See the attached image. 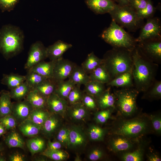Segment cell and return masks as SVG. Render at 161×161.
<instances>
[{
    "instance_id": "obj_19",
    "label": "cell",
    "mask_w": 161,
    "mask_h": 161,
    "mask_svg": "<svg viewBox=\"0 0 161 161\" xmlns=\"http://www.w3.org/2000/svg\"><path fill=\"white\" fill-rule=\"evenodd\" d=\"M60 125V120L57 114L51 113L42 126L41 129L45 136L50 137L54 134Z\"/></svg>"
},
{
    "instance_id": "obj_46",
    "label": "cell",
    "mask_w": 161,
    "mask_h": 161,
    "mask_svg": "<svg viewBox=\"0 0 161 161\" xmlns=\"http://www.w3.org/2000/svg\"><path fill=\"white\" fill-rule=\"evenodd\" d=\"M81 102L88 110H95L98 108L96 98L85 92Z\"/></svg>"
},
{
    "instance_id": "obj_9",
    "label": "cell",
    "mask_w": 161,
    "mask_h": 161,
    "mask_svg": "<svg viewBox=\"0 0 161 161\" xmlns=\"http://www.w3.org/2000/svg\"><path fill=\"white\" fill-rule=\"evenodd\" d=\"M139 37L135 41L138 43L144 41L161 38L160 21L157 17L147 19L146 24L142 27Z\"/></svg>"
},
{
    "instance_id": "obj_43",
    "label": "cell",
    "mask_w": 161,
    "mask_h": 161,
    "mask_svg": "<svg viewBox=\"0 0 161 161\" xmlns=\"http://www.w3.org/2000/svg\"><path fill=\"white\" fill-rule=\"evenodd\" d=\"M144 150L140 147L131 152L124 154L122 157V159L124 161H140L143 160Z\"/></svg>"
},
{
    "instance_id": "obj_15",
    "label": "cell",
    "mask_w": 161,
    "mask_h": 161,
    "mask_svg": "<svg viewBox=\"0 0 161 161\" xmlns=\"http://www.w3.org/2000/svg\"><path fill=\"white\" fill-rule=\"evenodd\" d=\"M72 47L71 44L59 40L46 48L47 58L56 61L62 58L64 53Z\"/></svg>"
},
{
    "instance_id": "obj_5",
    "label": "cell",
    "mask_w": 161,
    "mask_h": 161,
    "mask_svg": "<svg viewBox=\"0 0 161 161\" xmlns=\"http://www.w3.org/2000/svg\"><path fill=\"white\" fill-rule=\"evenodd\" d=\"M109 13L116 23L130 31H135L143 26V20L138 17L136 11L129 5L120 6L116 4Z\"/></svg>"
},
{
    "instance_id": "obj_47",
    "label": "cell",
    "mask_w": 161,
    "mask_h": 161,
    "mask_svg": "<svg viewBox=\"0 0 161 161\" xmlns=\"http://www.w3.org/2000/svg\"><path fill=\"white\" fill-rule=\"evenodd\" d=\"M0 123L7 130L15 128L17 125V122L14 117L10 114L0 118Z\"/></svg>"
},
{
    "instance_id": "obj_16",
    "label": "cell",
    "mask_w": 161,
    "mask_h": 161,
    "mask_svg": "<svg viewBox=\"0 0 161 161\" xmlns=\"http://www.w3.org/2000/svg\"><path fill=\"white\" fill-rule=\"evenodd\" d=\"M85 2L88 7L97 14L109 13L116 4L111 0H85Z\"/></svg>"
},
{
    "instance_id": "obj_11",
    "label": "cell",
    "mask_w": 161,
    "mask_h": 161,
    "mask_svg": "<svg viewBox=\"0 0 161 161\" xmlns=\"http://www.w3.org/2000/svg\"><path fill=\"white\" fill-rule=\"evenodd\" d=\"M76 64L63 58L55 61L52 78L56 82L65 80L68 78Z\"/></svg>"
},
{
    "instance_id": "obj_28",
    "label": "cell",
    "mask_w": 161,
    "mask_h": 161,
    "mask_svg": "<svg viewBox=\"0 0 161 161\" xmlns=\"http://www.w3.org/2000/svg\"><path fill=\"white\" fill-rule=\"evenodd\" d=\"M103 63V59L98 58L93 52H92L88 55L82 64L81 66L87 73L89 74Z\"/></svg>"
},
{
    "instance_id": "obj_60",
    "label": "cell",
    "mask_w": 161,
    "mask_h": 161,
    "mask_svg": "<svg viewBox=\"0 0 161 161\" xmlns=\"http://www.w3.org/2000/svg\"><path fill=\"white\" fill-rule=\"evenodd\" d=\"M111 0L113 1H114V2H115V1L116 2L117 0Z\"/></svg>"
},
{
    "instance_id": "obj_10",
    "label": "cell",
    "mask_w": 161,
    "mask_h": 161,
    "mask_svg": "<svg viewBox=\"0 0 161 161\" xmlns=\"http://www.w3.org/2000/svg\"><path fill=\"white\" fill-rule=\"evenodd\" d=\"M47 58L46 48L41 42L37 41L30 47L24 69L28 70Z\"/></svg>"
},
{
    "instance_id": "obj_14",
    "label": "cell",
    "mask_w": 161,
    "mask_h": 161,
    "mask_svg": "<svg viewBox=\"0 0 161 161\" xmlns=\"http://www.w3.org/2000/svg\"><path fill=\"white\" fill-rule=\"evenodd\" d=\"M34 108L25 99L23 101H18L13 103L12 115L20 123L28 119Z\"/></svg>"
},
{
    "instance_id": "obj_26",
    "label": "cell",
    "mask_w": 161,
    "mask_h": 161,
    "mask_svg": "<svg viewBox=\"0 0 161 161\" xmlns=\"http://www.w3.org/2000/svg\"><path fill=\"white\" fill-rule=\"evenodd\" d=\"M41 127L28 119L21 123L18 126L20 131L24 135L30 137L38 134L41 130Z\"/></svg>"
},
{
    "instance_id": "obj_7",
    "label": "cell",
    "mask_w": 161,
    "mask_h": 161,
    "mask_svg": "<svg viewBox=\"0 0 161 161\" xmlns=\"http://www.w3.org/2000/svg\"><path fill=\"white\" fill-rule=\"evenodd\" d=\"M148 120L143 117L123 120L114 126L113 133L129 138L136 137L148 131Z\"/></svg>"
},
{
    "instance_id": "obj_40",
    "label": "cell",
    "mask_w": 161,
    "mask_h": 161,
    "mask_svg": "<svg viewBox=\"0 0 161 161\" xmlns=\"http://www.w3.org/2000/svg\"><path fill=\"white\" fill-rule=\"evenodd\" d=\"M41 154L53 160L61 161L66 160L69 157V154L66 151L58 150L47 149L43 152Z\"/></svg>"
},
{
    "instance_id": "obj_44",
    "label": "cell",
    "mask_w": 161,
    "mask_h": 161,
    "mask_svg": "<svg viewBox=\"0 0 161 161\" xmlns=\"http://www.w3.org/2000/svg\"><path fill=\"white\" fill-rule=\"evenodd\" d=\"M56 139L66 148H69V129L65 127L61 129L58 132Z\"/></svg>"
},
{
    "instance_id": "obj_23",
    "label": "cell",
    "mask_w": 161,
    "mask_h": 161,
    "mask_svg": "<svg viewBox=\"0 0 161 161\" xmlns=\"http://www.w3.org/2000/svg\"><path fill=\"white\" fill-rule=\"evenodd\" d=\"M55 61H41L28 70L35 72L48 78H52Z\"/></svg>"
},
{
    "instance_id": "obj_57",
    "label": "cell",
    "mask_w": 161,
    "mask_h": 161,
    "mask_svg": "<svg viewBox=\"0 0 161 161\" xmlns=\"http://www.w3.org/2000/svg\"><path fill=\"white\" fill-rule=\"evenodd\" d=\"M6 160V157L3 155H0V161H5Z\"/></svg>"
},
{
    "instance_id": "obj_2",
    "label": "cell",
    "mask_w": 161,
    "mask_h": 161,
    "mask_svg": "<svg viewBox=\"0 0 161 161\" xmlns=\"http://www.w3.org/2000/svg\"><path fill=\"white\" fill-rule=\"evenodd\" d=\"M24 33L12 25H3L0 29V52L6 59L19 53L23 49Z\"/></svg>"
},
{
    "instance_id": "obj_50",
    "label": "cell",
    "mask_w": 161,
    "mask_h": 161,
    "mask_svg": "<svg viewBox=\"0 0 161 161\" xmlns=\"http://www.w3.org/2000/svg\"><path fill=\"white\" fill-rule=\"evenodd\" d=\"M150 120L153 129L156 132L160 134L161 132V118L160 115H151Z\"/></svg>"
},
{
    "instance_id": "obj_42",
    "label": "cell",
    "mask_w": 161,
    "mask_h": 161,
    "mask_svg": "<svg viewBox=\"0 0 161 161\" xmlns=\"http://www.w3.org/2000/svg\"><path fill=\"white\" fill-rule=\"evenodd\" d=\"M156 8L154 6L151 0H148L146 7L143 9L136 11L138 17L143 20L153 17L156 11Z\"/></svg>"
},
{
    "instance_id": "obj_33",
    "label": "cell",
    "mask_w": 161,
    "mask_h": 161,
    "mask_svg": "<svg viewBox=\"0 0 161 161\" xmlns=\"http://www.w3.org/2000/svg\"><path fill=\"white\" fill-rule=\"evenodd\" d=\"M57 82L52 78H48L33 89L37 90L43 96L47 97L54 92Z\"/></svg>"
},
{
    "instance_id": "obj_58",
    "label": "cell",
    "mask_w": 161,
    "mask_h": 161,
    "mask_svg": "<svg viewBox=\"0 0 161 161\" xmlns=\"http://www.w3.org/2000/svg\"><path fill=\"white\" fill-rule=\"evenodd\" d=\"M4 149L3 146L1 143H0V152L2 151Z\"/></svg>"
},
{
    "instance_id": "obj_12",
    "label": "cell",
    "mask_w": 161,
    "mask_h": 161,
    "mask_svg": "<svg viewBox=\"0 0 161 161\" xmlns=\"http://www.w3.org/2000/svg\"><path fill=\"white\" fill-rule=\"evenodd\" d=\"M67 101L53 93L47 98V109L51 113L63 115L67 112Z\"/></svg>"
},
{
    "instance_id": "obj_4",
    "label": "cell",
    "mask_w": 161,
    "mask_h": 161,
    "mask_svg": "<svg viewBox=\"0 0 161 161\" xmlns=\"http://www.w3.org/2000/svg\"><path fill=\"white\" fill-rule=\"evenodd\" d=\"M101 37L114 48L132 51L137 45L135 39L113 20L109 26L103 32Z\"/></svg>"
},
{
    "instance_id": "obj_29",
    "label": "cell",
    "mask_w": 161,
    "mask_h": 161,
    "mask_svg": "<svg viewBox=\"0 0 161 161\" xmlns=\"http://www.w3.org/2000/svg\"><path fill=\"white\" fill-rule=\"evenodd\" d=\"M75 85V84L69 79L57 82L54 93L61 98L66 100L69 94Z\"/></svg>"
},
{
    "instance_id": "obj_8",
    "label": "cell",
    "mask_w": 161,
    "mask_h": 161,
    "mask_svg": "<svg viewBox=\"0 0 161 161\" xmlns=\"http://www.w3.org/2000/svg\"><path fill=\"white\" fill-rule=\"evenodd\" d=\"M137 44L142 53L148 59L157 64L161 61V38L144 41Z\"/></svg>"
},
{
    "instance_id": "obj_39",
    "label": "cell",
    "mask_w": 161,
    "mask_h": 161,
    "mask_svg": "<svg viewBox=\"0 0 161 161\" xmlns=\"http://www.w3.org/2000/svg\"><path fill=\"white\" fill-rule=\"evenodd\" d=\"M106 132L105 129L98 126L92 125L88 129V136L92 141H100L103 139Z\"/></svg>"
},
{
    "instance_id": "obj_36",
    "label": "cell",
    "mask_w": 161,
    "mask_h": 161,
    "mask_svg": "<svg viewBox=\"0 0 161 161\" xmlns=\"http://www.w3.org/2000/svg\"><path fill=\"white\" fill-rule=\"evenodd\" d=\"M27 72L25 76V81L31 89L41 84L48 78L42 76L32 71L27 70Z\"/></svg>"
},
{
    "instance_id": "obj_56",
    "label": "cell",
    "mask_w": 161,
    "mask_h": 161,
    "mask_svg": "<svg viewBox=\"0 0 161 161\" xmlns=\"http://www.w3.org/2000/svg\"><path fill=\"white\" fill-rule=\"evenodd\" d=\"M7 130L4 126L0 123V137L5 133Z\"/></svg>"
},
{
    "instance_id": "obj_31",
    "label": "cell",
    "mask_w": 161,
    "mask_h": 161,
    "mask_svg": "<svg viewBox=\"0 0 161 161\" xmlns=\"http://www.w3.org/2000/svg\"><path fill=\"white\" fill-rule=\"evenodd\" d=\"M106 89L105 84L90 80L84 85V92L96 98L100 95Z\"/></svg>"
},
{
    "instance_id": "obj_49",
    "label": "cell",
    "mask_w": 161,
    "mask_h": 161,
    "mask_svg": "<svg viewBox=\"0 0 161 161\" xmlns=\"http://www.w3.org/2000/svg\"><path fill=\"white\" fill-rule=\"evenodd\" d=\"M104 155L103 151L100 148H95L92 149L88 155V159L95 161L101 159Z\"/></svg>"
},
{
    "instance_id": "obj_59",
    "label": "cell",
    "mask_w": 161,
    "mask_h": 161,
    "mask_svg": "<svg viewBox=\"0 0 161 161\" xmlns=\"http://www.w3.org/2000/svg\"><path fill=\"white\" fill-rule=\"evenodd\" d=\"M75 160L76 161H80V157H79L78 156L77 157H76Z\"/></svg>"
},
{
    "instance_id": "obj_41",
    "label": "cell",
    "mask_w": 161,
    "mask_h": 161,
    "mask_svg": "<svg viewBox=\"0 0 161 161\" xmlns=\"http://www.w3.org/2000/svg\"><path fill=\"white\" fill-rule=\"evenodd\" d=\"M80 87L75 85L69 94L66 100L70 105L81 102L84 92Z\"/></svg>"
},
{
    "instance_id": "obj_32",
    "label": "cell",
    "mask_w": 161,
    "mask_h": 161,
    "mask_svg": "<svg viewBox=\"0 0 161 161\" xmlns=\"http://www.w3.org/2000/svg\"><path fill=\"white\" fill-rule=\"evenodd\" d=\"M50 113L47 109H33L28 119L42 127Z\"/></svg>"
},
{
    "instance_id": "obj_20",
    "label": "cell",
    "mask_w": 161,
    "mask_h": 161,
    "mask_svg": "<svg viewBox=\"0 0 161 161\" xmlns=\"http://www.w3.org/2000/svg\"><path fill=\"white\" fill-rule=\"evenodd\" d=\"M47 98L41 94L37 90L32 89L30 90L25 99L34 109H47Z\"/></svg>"
},
{
    "instance_id": "obj_21",
    "label": "cell",
    "mask_w": 161,
    "mask_h": 161,
    "mask_svg": "<svg viewBox=\"0 0 161 161\" xmlns=\"http://www.w3.org/2000/svg\"><path fill=\"white\" fill-rule=\"evenodd\" d=\"M96 99L97 107L101 110L109 108L116 109L115 96L114 94L111 92L110 87L106 89Z\"/></svg>"
},
{
    "instance_id": "obj_27",
    "label": "cell",
    "mask_w": 161,
    "mask_h": 161,
    "mask_svg": "<svg viewBox=\"0 0 161 161\" xmlns=\"http://www.w3.org/2000/svg\"><path fill=\"white\" fill-rule=\"evenodd\" d=\"M89 76L91 80L107 84L111 80L110 75L103 64L96 68Z\"/></svg>"
},
{
    "instance_id": "obj_18",
    "label": "cell",
    "mask_w": 161,
    "mask_h": 161,
    "mask_svg": "<svg viewBox=\"0 0 161 161\" xmlns=\"http://www.w3.org/2000/svg\"><path fill=\"white\" fill-rule=\"evenodd\" d=\"M132 71L118 75L111 80L106 85L110 86L122 88L134 87Z\"/></svg>"
},
{
    "instance_id": "obj_6",
    "label": "cell",
    "mask_w": 161,
    "mask_h": 161,
    "mask_svg": "<svg viewBox=\"0 0 161 161\" xmlns=\"http://www.w3.org/2000/svg\"><path fill=\"white\" fill-rule=\"evenodd\" d=\"M139 92L134 87L122 88L115 91L114 94L116 109L123 116L133 115L137 110L136 100Z\"/></svg>"
},
{
    "instance_id": "obj_35",
    "label": "cell",
    "mask_w": 161,
    "mask_h": 161,
    "mask_svg": "<svg viewBox=\"0 0 161 161\" xmlns=\"http://www.w3.org/2000/svg\"><path fill=\"white\" fill-rule=\"evenodd\" d=\"M31 89L25 81L18 86L11 89L9 92L11 98L20 101L25 98Z\"/></svg>"
},
{
    "instance_id": "obj_45",
    "label": "cell",
    "mask_w": 161,
    "mask_h": 161,
    "mask_svg": "<svg viewBox=\"0 0 161 161\" xmlns=\"http://www.w3.org/2000/svg\"><path fill=\"white\" fill-rule=\"evenodd\" d=\"M114 109L113 108H109L97 112L95 114V120L98 123H105L110 118L111 114Z\"/></svg>"
},
{
    "instance_id": "obj_48",
    "label": "cell",
    "mask_w": 161,
    "mask_h": 161,
    "mask_svg": "<svg viewBox=\"0 0 161 161\" xmlns=\"http://www.w3.org/2000/svg\"><path fill=\"white\" fill-rule=\"evenodd\" d=\"M19 0H0V10L2 12L13 10Z\"/></svg>"
},
{
    "instance_id": "obj_13",
    "label": "cell",
    "mask_w": 161,
    "mask_h": 161,
    "mask_svg": "<svg viewBox=\"0 0 161 161\" xmlns=\"http://www.w3.org/2000/svg\"><path fill=\"white\" fill-rule=\"evenodd\" d=\"M69 129V148L79 149L83 148L86 143V135L80 126H72Z\"/></svg>"
},
{
    "instance_id": "obj_3",
    "label": "cell",
    "mask_w": 161,
    "mask_h": 161,
    "mask_svg": "<svg viewBox=\"0 0 161 161\" xmlns=\"http://www.w3.org/2000/svg\"><path fill=\"white\" fill-rule=\"evenodd\" d=\"M103 59V64L111 80L120 74L132 70V51L128 49L113 47L106 53Z\"/></svg>"
},
{
    "instance_id": "obj_53",
    "label": "cell",
    "mask_w": 161,
    "mask_h": 161,
    "mask_svg": "<svg viewBox=\"0 0 161 161\" xmlns=\"http://www.w3.org/2000/svg\"><path fill=\"white\" fill-rule=\"evenodd\" d=\"M62 145L58 141L53 142L49 141L47 148L51 150L60 149Z\"/></svg>"
},
{
    "instance_id": "obj_55",
    "label": "cell",
    "mask_w": 161,
    "mask_h": 161,
    "mask_svg": "<svg viewBox=\"0 0 161 161\" xmlns=\"http://www.w3.org/2000/svg\"><path fill=\"white\" fill-rule=\"evenodd\" d=\"M130 0H117L116 2L118 5L120 6L129 5Z\"/></svg>"
},
{
    "instance_id": "obj_24",
    "label": "cell",
    "mask_w": 161,
    "mask_h": 161,
    "mask_svg": "<svg viewBox=\"0 0 161 161\" xmlns=\"http://www.w3.org/2000/svg\"><path fill=\"white\" fill-rule=\"evenodd\" d=\"M11 98L9 92L2 90L0 92V118L12 114Z\"/></svg>"
},
{
    "instance_id": "obj_37",
    "label": "cell",
    "mask_w": 161,
    "mask_h": 161,
    "mask_svg": "<svg viewBox=\"0 0 161 161\" xmlns=\"http://www.w3.org/2000/svg\"><path fill=\"white\" fill-rule=\"evenodd\" d=\"M144 97L150 99H160L161 97V81L154 80L147 90L144 92Z\"/></svg>"
},
{
    "instance_id": "obj_38",
    "label": "cell",
    "mask_w": 161,
    "mask_h": 161,
    "mask_svg": "<svg viewBox=\"0 0 161 161\" xmlns=\"http://www.w3.org/2000/svg\"><path fill=\"white\" fill-rule=\"evenodd\" d=\"M27 145L32 154L33 155L44 149L45 142L42 138L36 137L28 140Z\"/></svg>"
},
{
    "instance_id": "obj_51",
    "label": "cell",
    "mask_w": 161,
    "mask_h": 161,
    "mask_svg": "<svg viewBox=\"0 0 161 161\" xmlns=\"http://www.w3.org/2000/svg\"><path fill=\"white\" fill-rule=\"evenodd\" d=\"M148 0H130L129 5L136 11L142 10L146 6Z\"/></svg>"
},
{
    "instance_id": "obj_22",
    "label": "cell",
    "mask_w": 161,
    "mask_h": 161,
    "mask_svg": "<svg viewBox=\"0 0 161 161\" xmlns=\"http://www.w3.org/2000/svg\"><path fill=\"white\" fill-rule=\"evenodd\" d=\"M76 85L80 86L90 80L89 76L81 66L76 64L68 77Z\"/></svg>"
},
{
    "instance_id": "obj_52",
    "label": "cell",
    "mask_w": 161,
    "mask_h": 161,
    "mask_svg": "<svg viewBox=\"0 0 161 161\" xmlns=\"http://www.w3.org/2000/svg\"><path fill=\"white\" fill-rule=\"evenodd\" d=\"M25 160V156L19 153H14L9 157V160L11 161H24Z\"/></svg>"
},
{
    "instance_id": "obj_17",
    "label": "cell",
    "mask_w": 161,
    "mask_h": 161,
    "mask_svg": "<svg viewBox=\"0 0 161 161\" xmlns=\"http://www.w3.org/2000/svg\"><path fill=\"white\" fill-rule=\"evenodd\" d=\"M112 138L110 142L111 150L114 152L124 151L129 150L134 145V143L130 138L121 135H115Z\"/></svg>"
},
{
    "instance_id": "obj_25",
    "label": "cell",
    "mask_w": 161,
    "mask_h": 161,
    "mask_svg": "<svg viewBox=\"0 0 161 161\" xmlns=\"http://www.w3.org/2000/svg\"><path fill=\"white\" fill-rule=\"evenodd\" d=\"M67 112L75 120H81L87 117L89 110L81 102L68 106Z\"/></svg>"
},
{
    "instance_id": "obj_54",
    "label": "cell",
    "mask_w": 161,
    "mask_h": 161,
    "mask_svg": "<svg viewBox=\"0 0 161 161\" xmlns=\"http://www.w3.org/2000/svg\"><path fill=\"white\" fill-rule=\"evenodd\" d=\"M148 161H159L161 159L160 157L157 154L154 153L149 154L147 156Z\"/></svg>"
},
{
    "instance_id": "obj_30",
    "label": "cell",
    "mask_w": 161,
    "mask_h": 161,
    "mask_svg": "<svg viewBox=\"0 0 161 161\" xmlns=\"http://www.w3.org/2000/svg\"><path fill=\"white\" fill-rule=\"evenodd\" d=\"M25 80V76L14 74H4L1 83L11 89L21 84Z\"/></svg>"
},
{
    "instance_id": "obj_34",
    "label": "cell",
    "mask_w": 161,
    "mask_h": 161,
    "mask_svg": "<svg viewBox=\"0 0 161 161\" xmlns=\"http://www.w3.org/2000/svg\"><path fill=\"white\" fill-rule=\"evenodd\" d=\"M5 142L10 148L17 147L24 148V141L19 134L14 131L10 132L6 136Z\"/></svg>"
},
{
    "instance_id": "obj_1",
    "label": "cell",
    "mask_w": 161,
    "mask_h": 161,
    "mask_svg": "<svg viewBox=\"0 0 161 161\" xmlns=\"http://www.w3.org/2000/svg\"><path fill=\"white\" fill-rule=\"evenodd\" d=\"M134 87L139 92L146 91L155 80L158 64L148 59L137 46L132 51Z\"/></svg>"
}]
</instances>
